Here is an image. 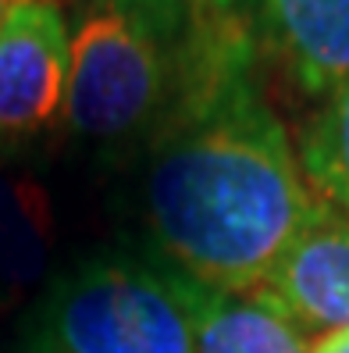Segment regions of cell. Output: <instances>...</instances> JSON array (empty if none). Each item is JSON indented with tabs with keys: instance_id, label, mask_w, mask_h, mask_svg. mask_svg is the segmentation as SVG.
Segmentation results:
<instances>
[{
	"instance_id": "7a4b0ae2",
	"label": "cell",
	"mask_w": 349,
	"mask_h": 353,
	"mask_svg": "<svg viewBox=\"0 0 349 353\" xmlns=\"http://www.w3.org/2000/svg\"><path fill=\"white\" fill-rule=\"evenodd\" d=\"M246 57L232 0H93L72 36L65 125L100 154H147Z\"/></svg>"
},
{
	"instance_id": "9c48e42d",
	"label": "cell",
	"mask_w": 349,
	"mask_h": 353,
	"mask_svg": "<svg viewBox=\"0 0 349 353\" xmlns=\"http://www.w3.org/2000/svg\"><path fill=\"white\" fill-rule=\"evenodd\" d=\"M303 172L321 200L349 218V79L324 97L303 136Z\"/></svg>"
},
{
	"instance_id": "5b68a950",
	"label": "cell",
	"mask_w": 349,
	"mask_h": 353,
	"mask_svg": "<svg viewBox=\"0 0 349 353\" xmlns=\"http://www.w3.org/2000/svg\"><path fill=\"white\" fill-rule=\"evenodd\" d=\"M264 289L303 332L349 328V218L314 200L299 232L289 239Z\"/></svg>"
},
{
	"instance_id": "277c9868",
	"label": "cell",
	"mask_w": 349,
	"mask_h": 353,
	"mask_svg": "<svg viewBox=\"0 0 349 353\" xmlns=\"http://www.w3.org/2000/svg\"><path fill=\"white\" fill-rule=\"evenodd\" d=\"M72 36L57 0H8L0 18V147L65 114Z\"/></svg>"
},
{
	"instance_id": "3957f363",
	"label": "cell",
	"mask_w": 349,
	"mask_h": 353,
	"mask_svg": "<svg viewBox=\"0 0 349 353\" xmlns=\"http://www.w3.org/2000/svg\"><path fill=\"white\" fill-rule=\"evenodd\" d=\"M32 353H196L178 272L132 257L78 264L43 300Z\"/></svg>"
},
{
	"instance_id": "8992f818",
	"label": "cell",
	"mask_w": 349,
	"mask_h": 353,
	"mask_svg": "<svg viewBox=\"0 0 349 353\" xmlns=\"http://www.w3.org/2000/svg\"><path fill=\"white\" fill-rule=\"evenodd\" d=\"M246 29L306 97L349 79V0H246Z\"/></svg>"
},
{
	"instance_id": "8fae6325",
	"label": "cell",
	"mask_w": 349,
	"mask_h": 353,
	"mask_svg": "<svg viewBox=\"0 0 349 353\" xmlns=\"http://www.w3.org/2000/svg\"><path fill=\"white\" fill-rule=\"evenodd\" d=\"M4 11H8V0H0V18H4Z\"/></svg>"
},
{
	"instance_id": "30bf717a",
	"label": "cell",
	"mask_w": 349,
	"mask_h": 353,
	"mask_svg": "<svg viewBox=\"0 0 349 353\" xmlns=\"http://www.w3.org/2000/svg\"><path fill=\"white\" fill-rule=\"evenodd\" d=\"M310 353H349V328L324 332V336L310 346Z\"/></svg>"
},
{
	"instance_id": "6da1fadb",
	"label": "cell",
	"mask_w": 349,
	"mask_h": 353,
	"mask_svg": "<svg viewBox=\"0 0 349 353\" xmlns=\"http://www.w3.org/2000/svg\"><path fill=\"white\" fill-rule=\"evenodd\" d=\"M314 196L289 132L239 61L147 150L142 211L164 264L203 285L250 293Z\"/></svg>"
},
{
	"instance_id": "ba28073f",
	"label": "cell",
	"mask_w": 349,
	"mask_h": 353,
	"mask_svg": "<svg viewBox=\"0 0 349 353\" xmlns=\"http://www.w3.org/2000/svg\"><path fill=\"white\" fill-rule=\"evenodd\" d=\"M54 254L47 190L29 175L0 172V296L4 303L43 282Z\"/></svg>"
},
{
	"instance_id": "52a82bcc",
	"label": "cell",
	"mask_w": 349,
	"mask_h": 353,
	"mask_svg": "<svg viewBox=\"0 0 349 353\" xmlns=\"http://www.w3.org/2000/svg\"><path fill=\"white\" fill-rule=\"evenodd\" d=\"M196 353H310L306 332L264 293H229L178 272Z\"/></svg>"
}]
</instances>
